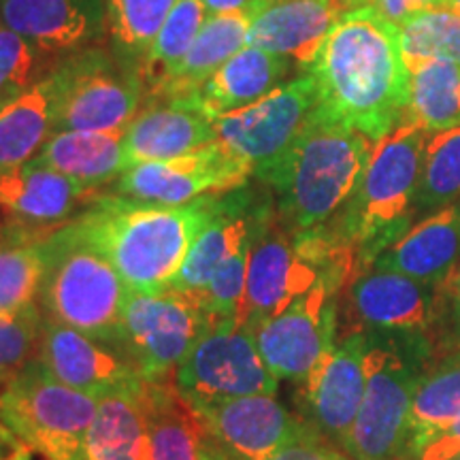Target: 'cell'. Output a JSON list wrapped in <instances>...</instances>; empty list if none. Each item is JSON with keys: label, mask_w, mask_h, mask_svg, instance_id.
<instances>
[{"label": "cell", "mask_w": 460, "mask_h": 460, "mask_svg": "<svg viewBox=\"0 0 460 460\" xmlns=\"http://www.w3.org/2000/svg\"><path fill=\"white\" fill-rule=\"evenodd\" d=\"M407 122L424 130L444 132L460 126V65L433 60L410 73Z\"/></svg>", "instance_id": "cell-30"}, {"label": "cell", "mask_w": 460, "mask_h": 460, "mask_svg": "<svg viewBox=\"0 0 460 460\" xmlns=\"http://www.w3.org/2000/svg\"><path fill=\"white\" fill-rule=\"evenodd\" d=\"M13 439V437H11L7 430L3 429V424H0V460H4V456H3V447H4V444H9V441Z\"/></svg>", "instance_id": "cell-46"}, {"label": "cell", "mask_w": 460, "mask_h": 460, "mask_svg": "<svg viewBox=\"0 0 460 460\" xmlns=\"http://www.w3.org/2000/svg\"><path fill=\"white\" fill-rule=\"evenodd\" d=\"M175 386L194 410L252 394H275V373L264 362L254 332L239 322H217L175 369Z\"/></svg>", "instance_id": "cell-10"}, {"label": "cell", "mask_w": 460, "mask_h": 460, "mask_svg": "<svg viewBox=\"0 0 460 460\" xmlns=\"http://www.w3.org/2000/svg\"><path fill=\"white\" fill-rule=\"evenodd\" d=\"M99 401L65 386L32 358L0 394V424L48 460H88L85 439Z\"/></svg>", "instance_id": "cell-7"}, {"label": "cell", "mask_w": 460, "mask_h": 460, "mask_svg": "<svg viewBox=\"0 0 460 460\" xmlns=\"http://www.w3.org/2000/svg\"><path fill=\"white\" fill-rule=\"evenodd\" d=\"M128 292L111 262L71 224L45 237V278L39 292L45 318L115 348Z\"/></svg>", "instance_id": "cell-6"}, {"label": "cell", "mask_w": 460, "mask_h": 460, "mask_svg": "<svg viewBox=\"0 0 460 460\" xmlns=\"http://www.w3.org/2000/svg\"><path fill=\"white\" fill-rule=\"evenodd\" d=\"M337 450L324 446L314 429L305 427L290 444H286L269 460H335Z\"/></svg>", "instance_id": "cell-38"}, {"label": "cell", "mask_w": 460, "mask_h": 460, "mask_svg": "<svg viewBox=\"0 0 460 460\" xmlns=\"http://www.w3.org/2000/svg\"><path fill=\"white\" fill-rule=\"evenodd\" d=\"M205 460H228L224 454L217 450V447L211 444L209 439H207V450H205Z\"/></svg>", "instance_id": "cell-43"}, {"label": "cell", "mask_w": 460, "mask_h": 460, "mask_svg": "<svg viewBox=\"0 0 460 460\" xmlns=\"http://www.w3.org/2000/svg\"><path fill=\"white\" fill-rule=\"evenodd\" d=\"M252 3H256V0H203V4L209 13H222V11L243 9Z\"/></svg>", "instance_id": "cell-42"}, {"label": "cell", "mask_w": 460, "mask_h": 460, "mask_svg": "<svg viewBox=\"0 0 460 460\" xmlns=\"http://www.w3.org/2000/svg\"><path fill=\"white\" fill-rule=\"evenodd\" d=\"M141 402L147 430L146 460H205V427L175 382H146Z\"/></svg>", "instance_id": "cell-25"}, {"label": "cell", "mask_w": 460, "mask_h": 460, "mask_svg": "<svg viewBox=\"0 0 460 460\" xmlns=\"http://www.w3.org/2000/svg\"><path fill=\"white\" fill-rule=\"evenodd\" d=\"M429 135L422 126L402 122L373 147L358 186L329 226L352 247L362 269L410 230Z\"/></svg>", "instance_id": "cell-4"}, {"label": "cell", "mask_w": 460, "mask_h": 460, "mask_svg": "<svg viewBox=\"0 0 460 460\" xmlns=\"http://www.w3.org/2000/svg\"><path fill=\"white\" fill-rule=\"evenodd\" d=\"M216 139V119L209 118L192 94L146 99L126 126V166L183 156Z\"/></svg>", "instance_id": "cell-17"}, {"label": "cell", "mask_w": 460, "mask_h": 460, "mask_svg": "<svg viewBox=\"0 0 460 460\" xmlns=\"http://www.w3.org/2000/svg\"><path fill=\"white\" fill-rule=\"evenodd\" d=\"M37 358L65 386L96 401L119 393H135L146 379L113 348L84 332L43 318Z\"/></svg>", "instance_id": "cell-15"}, {"label": "cell", "mask_w": 460, "mask_h": 460, "mask_svg": "<svg viewBox=\"0 0 460 460\" xmlns=\"http://www.w3.org/2000/svg\"><path fill=\"white\" fill-rule=\"evenodd\" d=\"M460 258V203L435 211L411 226L371 267L437 286ZM369 269V267H367Z\"/></svg>", "instance_id": "cell-22"}, {"label": "cell", "mask_w": 460, "mask_h": 460, "mask_svg": "<svg viewBox=\"0 0 460 460\" xmlns=\"http://www.w3.org/2000/svg\"><path fill=\"white\" fill-rule=\"evenodd\" d=\"M45 278V237L0 233V314H20L37 305Z\"/></svg>", "instance_id": "cell-31"}, {"label": "cell", "mask_w": 460, "mask_h": 460, "mask_svg": "<svg viewBox=\"0 0 460 460\" xmlns=\"http://www.w3.org/2000/svg\"><path fill=\"white\" fill-rule=\"evenodd\" d=\"M0 26H3V20H0Z\"/></svg>", "instance_id": "cell-50"}, {"label": "cell", "mask_w": 460, "mask_h": 460, "mask_svg": "<svg viewBox=\"0 0 460 460\" xmlns=\"http://www.w3.org/2000/svg\"><path fill=\"white\" fill-rule=\"evenodd\" d=\"M141 393L143 388L99 399L85 439L88 460L147 458V430Z\"/></svg>", "instance_id": "cell-28"}, {"label": "cell", "mask_w": 460, "mask_h": 460, "mask_svg": "<svg viewBox=\"0 0 460 460\" xmlns=\"http://www.w3.org/2000/svg\"><path fill=\"white\" fill-rule=\"evenodd\" d=\"M45 54L22 34L0 26V105L45 77Z\"/></svg>", "instance_id": "cell-36"}, {"label": "cell", "mask_w": 460, "mask_h": 460, "mask_svg": "<svg viewBox=\"0 0 460 460\" xmlns=\"http://www.w3.org/2000/svg\"><path fill=\"white\" fill-rule=\"evenodd\" d=\"M177 0H105L107 34L115 54L139 62Z\"/></svg>", "instance_id": "cell-33"}, {"label": "cell", "mask_w": 460, "mask_h": 460, "mask_svg": "<svg viewBox=\"0 0 460 460\" xmlns=\"http://www.w3.org/2000/svg\"><path fill=\"white\" fill-rule=\"evenodd\" d=\"M460 454V413L458 418L441 430L435 439H430L427 446L416 454V460H452Z\"/></svg>", "instance_id": "cell-41"}, {"label": "cell", "mask_w": 460, "mask_h": 460, "mask_svg": "<svg viewBox=\"0 0 460 460\" xmlns=\"http://www.w3.org/2000/svg\"><path fill=\"white\" fill-rule=\"evenodd\" d=\"M345 281L324 278L254 331L258 349L278 379L305 382L337 343V296Z\"/></svg>", "instance_id": "cell-12"}, {"label": "cell", "mask_w": 460, "mask_h": 460, "mask_svg": "<svg viewBox=\"0 0 460 460\" xmlns=\"http://www.w3.org/2000/svg\"><path fill=\"white\" fill-rule=\"evenodd\" d=\"M56 82L54 132L126 128L143 105L141 68L113 49L85 48L51 68Z\"/></svg>", "instance_id": "cell-8"}, {"label": "cell", "mask_w": 460, "mask_h": 460, "mask_svg": "<svg viewBox=\"0 0 460 460\" xmlns=\"http://www.w3.org/2000/svg\"><path fill=\"white\" fill-rule=\"evenodd\" d=\"M307 71L320 105L373 143L405 118L410 71L401 56L399 28L371 4L339 17Z\"/></svg>", "instance_id": "cell-1"}, {"label": "cell", "mask_w": 460, "mask_h": 460, "mask_svg": "<svg viewBox=\"0 0 460 460\" xmlns=\"http://www.w3.org/2000/svg\"><path fill=\"white\" fill-rule=\"evenodd\" d=\"M367 349L369 335L354 331L332 345L305 379V394L320 430L343 441L352 429L367 386Z\"/></svg>", "instance_id": "cell-21"}, {"label": "cell", "mask_w": 460, "mask_h": 460, "mask_svg": "<svg viewBox=\"0 0 460 460\" xmlns=\"http://www.w3.org/2000/svg\"><path fill=\"white\" fill-rule=\"evenodd\" d=\"M207 439L228 460H269L305 429L275 394H252L194 410Z\"/></svg>", "instance_id": "cell-16"}, {"label": "cell", "mask_w": 460, "mask_h": 460, "mask_svg": "<svg viewBox=\"0 0 460 460\" xmlns=\"http://www.w3.org/2000/svg\"><path fill=\"white\" fill-rule=\"evenodd\" d=\"M339 4H341L343 11H352V9L365 7V4H371V0H339Z\"/></svg>", "instance_id": "cell-45"}, {"label": "cell", "mask_w": 460, "mask_h": 460, "mask_svg": "<svg viewBox=\"0 0 460 460\" xmlns=\"http://www.w3.org/2000/svg\"><path fill=\"white\" fill-rule=\"evenodd\" d=\"M56 82L51 71L0 105V172L31 163L54 135Z\"/></svg>", "instance_id": "cell-27"}, {"label": "cell", "mask_w": 460, "mask_h": 460, "mask_svg": "<svg viewBox=\"0 0 460 460\" xmlns=\"http://www.w3.org/2000/svg\"><path fill=\"white\" fill-rule=\"evenodd\" d=\"M460 413V349L427 369L410 411V454L446 430Z\"/></svg>", "instance_id": "cell-29"}, {"label": "cell", "mask_w": 460, "mask_h": 460, "mask_svg": "<svg viewBox=\"0 0 460 460\" xmlns=\"http://www.w3.org/2000/svg\"><path fill=\"white\" fill-rule=\"evenodd\" d=\"M252 20H254V3L243 9L211 13L171 77H166L158 88L146 92L143 101L156 96L194 94L224 62L243 49Z\"/></svg>", "instance_id": "cell-23"}, {"label": "cell", "mask_w": 460, "mask_h": 460, "mask_svg": "<svg viewBox=\"0 0 460 460\" xmlns=\"http://www.w3.org/2000/svg\"><path fill=\"white\" fill-rule=\"evenodd\" d=\"M371 7L396 28L424 11L441 9L444 0H371Z\"/></svg>", "instance_id": "cell-39"}, {"label": "cell", "mask_w": 460, "mask_h": 460, "mask_svg": "<svg viewBox=\"0 0 460 460\" xmlns=\"http://www.w3.org/2000/svg\"><path fill=\"white\" fill-rule=\"evenodd\" d=\"M124 139L126 128L107 132H54L32 160L94 190L113 181L128 169Z\"/></svg>", "instance_id": "cell-26"}, {"label": "cell", "mask_w": 460, "mask_h": 460, "mask_svg": "<svg viewBox=\"0 0 460 460\" xmlns=\"http://www.w3.org/2000/svg\"><path fill=\"white\" fill-rule=\"evenodd\" d=\"M444 9H450L460 15V0H444Z\"/></svg>", "instance_id": "cell-47"}, {"label": "cell", "mask_w": 460, "mask_h": 460, "mask_svg": "<svg viewBox=\"0 0 460 460\" xmlns=\"http://www.w3.org/2000/svg\"><path fill=\"white\" fill-rule=\"evenodd\" d=\"M401 56L407 71L433 60L460 65V15L450 9L424 11L399 26Z\"/></svg>", "instance_id": "cell-35"}, {"label": "cell", "mask_w": 460, "mask_h": 460, "mask_svg": "<svg viewBox=\"0 0 460 460\" xmlns=\"http://www.w3.org/2000/svg\"><path fill=\"white\" fill-rule=\"evenodd\" d=\"M373 147L369 137L315 107L284 156L256 175L271 190L281 226L292 234L329 226L358 186Z\"/></svg>", "instance_id": "cell-3"}, {"label": "cell", "mask_w": 460, "mask_h": 460, "mask_svg": "<svg viewBox=\"0 0 460 460\" xmlns=\"http://www.w3.org/2000/svg\"><path fill=\"white\" fill-rule=\"evenodd\" d=\"M214 326L203 295L166 288L126 296L115 349L146 382L169 379L180 362Z\"/></svg>", "instance_id": "cell-9"}, {"label": "cell", "mask_w": 460, "mask_h": 460, "mask_svg": "<svg viewBox=\"0 0 460 460\" xmlns=\"http://www.w3.org/2000/svg\"><path fill=\"white\" fill-rule=\"evenodd\" d=\"M4 460H32V458H31V452H28V447L17 446L15 450H13V454L4 456Z\"/></svg>", "instance_id": "cell-44"}, {"label": "cell", "mask_w": 460, "mask_h": 460, "mask_svg": "<svg viewBox=\"0 0 460 460\" xmlns=\"http://www.w3.org/2000/svg\"><path fill=\"white\" fill-rule=\"evenodd\" d=\"M349 305L367 329L427 335L437 322V286L369 267L349 281Z\"/></svg>", "instance_id": "cell-18"}, {"label": "cell", "mask_w": 460, "mask_h": 460, "mask_svg": "<svg viewBox=\"0 0 460 460\" xmlns=\"http://www.w3.org/2000/svg\"><path fill=\"white\" fill-rule=\"evenodd\" d=\"M94 190L82 186L48 164L31 163L0 172V233L43 239L60 228L82 205H88Z\"/></svg>", "instance_id": "cell-14"}, {"label": "cell", "mask_w": 460, "mask_h": 460, "mask_svg": "<svg viewBox=\"0 0 460 460\" xmlns=\"http://www.w3.org/2000/svg\"><path fill=\"white\" fill-rule=\"evenodd\" d=\"M43 315L39 307L20 314H0V382H9L32 358H37Z\"/></svg>", "instance_id": "cell-37"}, {"label": "cell", "mask_w": 460, "mask_h": 460, "mask_svg": "<svg viewBox=\"0 0 460 460\" xmlns=\"http://www.w3.org/2000/svg\"><path fill=\"white\" fill-rule=\"evenodd\" d=\"M0 20L45 56L82 51L107 32L105 0H0Z\"/></svg>", "instance_id": "cell-19"}, {"label": "cell", "mask_w": 460, "mask_h": 460, "mask_svg": "<svg viewBox=\"0 0 460 460\" xmlns=\"http://www.w3.org/2000/svg\"><path fill=\"white\" fill-rule=\"evenodd\" d=\"M252 175L250 163L214 141L183 156L130 166L118 177L115 192L143 203L177 207L243 188Z\"/></svg>", "instance_id": "cell-13"}, {"label": "cell", "mask_w": 460, "mask_h": 460, "mask_svg": "<svg viewBox=\"0 0 460 460\" xmlns=\"http://www.w3.org/2000/svg\"><path fill=\"white\" fill-rule=\"evenodd\" d=\"M452 460H460V454H458V456H454V458H452Z\"/></svg>", "instance_id": "cell-49"}, {"label": "cell", "mask_w": 460, "mask_h": 460, "mask_svg": "<svg viewBox=\"0 0 460 460\" xmlns=\"http://www.w3.org/2000/svg\"><path fill=\"white\" fill-rule=\"evenodd\" d=\"M320 105L309 71L281 84L254 105L220 115L216 139L252 164L254 177L284 156Z\"/></svg>", "instance_id": "cell-11"}, {"label": "cell", "mask_w": 460, "mask_h": 460, "mask_svg": "<svg viewBox=\"0 0 460 460\" xmlns=\"http://www.w3.org/2000/svg\"><path fill=\"white\" fill-rule=\"evenodd\" d=\"M447 314L454 331L458 332V349H460V258L454 269L437 284V318ZM437 324V322H435Z\"/></svg>", "instance_id": "cell-40"}, {"label": "cell", "mask_w": 460, "mask_h": 460, "mask_svg": "<svg viewBox=\"0 0 460 460\" xmlns=\"http://www.w3.org/2000/svg\"><path fill=\"white\" fill-rule=\"evenodd\" d=\"M456 203H460V126L429 137L416 197V216L427 217Z\"/></svg>", "instance_id": "cell-34"}, {"label": "cell", "mask_w": 460, "mask_h": 460, "mask_svg": "<svg viewBox=\"0 0 460 460\" xmlns=\"http://www.w3.org/2000/svg\"><path fill=\"white\" fill-rule=\"evenodd\" d=\"M216 197L166 207L109 194L92 199L71 226L111 262L128 290H166L214 214Z\"/></svg>", "instance_id": "cell-2"}, {"label": "cell", "mask_w": 460, "mask_h": 460, "mask_svg": "<svg viewBox=\"0 0 460 460\" xmlns=\"http://www.w3.org/2000/svg\"><path fill=\"white\" fill-rule=\"evenodd\" d=\"M292 62L284 56L269 54L256 48H243L217 68L192 99L209 118L237 111L256 101L264 99L269 92L279 88Z\"/></svg>", "instance_id": "cell-24"}, {"label": "cell", "mask_w": 460, "mask_h": 460, "mask_svg": "<svg viewBox=\"0 0 460 460\" xmlns=\"http://www.w3.org/2000/svg\"><path fill=\"white\" fill-rule=\"evenodd\" d=\"M335 460H356V458H352V456H349V454H348V456H345V454H335Z\"/></svg>", "instance_id": "cell-48"}, {"label": "cell", "mask_w": 460, "mask_h": 460, "mask_svg": "<svg viewBox=\"0 0 460 460\" xmlns=\"http://www.w3.org/2000/svg\"><path fill=\"white\" fill-rule=\"evenodd\" d=\"M343 13L339 0H256L245 45L284 56L307 71Z\"/></svg>", "instance_id": "cell-20"}, {"label": "cell", "mask_w": 460, "mask_h": 460, "mask_svg": "<svg viewBox=\"0 0 460 460\" xmlns=\"http://www.w3.org/2000/svg\"><path fill=\"white\" fill-rule=\"evenodd\" d=\"M207 17H209V11L203 0H177L154 39L152 48L139 62L146 92L158 88L166 77H171V73L188 54L190 45L194 43Z\"/></svg>", "instance_id": "cell-32"}, {"label": "cell", "mask_w": 460, "mask_h": 460, "mask_svg": "<svg viewBox=\"0 0 460 460\" xmlns=\"http://www.w3.org/2000/svg\"><path fill=\"white\" fill-rule=\"evenodd\" d=\"M376 332L367 349V386L352 429L341 441L356 460H402L410 452V411L427 373L424 335Z\"/></svg>", "instance_id": "cell-5"}]
</instances>
